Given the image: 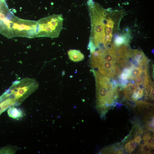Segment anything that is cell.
<instances>
[{
  "instance_id": "6da1fadb",
  "label": "cell",
  "mask_w": 154,
  "mask_h": 154,
  "mask_svg": "<svg viewBox=\"0 0 154 154\" xmlns=\"http://www.w3.org/2000/svg\"><path fill=\"white\" fill-rule=\"evenodd\" d=\"M96 85V108L102 118L104 117L119 97L116 83L108 77L93 70Z\"/></svg>"
},
{
  "instance_id": "7a4b0ae2",
  "label": "cell",
  "mask_w": 154,
  "mask_h": 154,
  "mask_svg": "<svg viewBox=\"0 0 154 154\" xmlns=\"http://www.w3.org/2000/svg\"><path fill=\"white\" fill-rule=\"evenodd\" d=\"M91 18V32L89 41L95 46L105 44V37L104 19L106 10L93 0L87 2Z\"/></svg>"
},
{
  "instance_id": "3957f363",
  "label": "cell",
  "mask_w": 154,
  "mask_h": 154,
  "mask_svg": "<svg viewBox=\"0 0 154 154\" xmlns=\"http://www.w3.org/2000/svg\"><path fill=\"white\" fill-rule=\"evenodd\" d=\"M63 20L61 14H53L39 19L37 21L36 37H58Z\"/></svg>"
},
{
  "instance_id": "277c9868",
  "label": "cell",
  "mask_w": 154,
  "mask_h": 154,
  "mask_svg": "<svg viewBox=\"0 0 154 154\" xmlns=\"http://www.w3.org/2000/svg\"><path fill=\"white\" fill-rule=\"evenodd\" d=\"M38 86V82L35 80L25 78L15 81L7 91L9 97L15 101L17 106L36 90Z\"/></svg>"
},
{
  "instance_id": "5b68a950",
  "label": "cell",
  "mask_w": 154,
  "mask_h": 154,
  "mask_svg": "<svg viewBox=\"0 0 154 154\" xmlns=\"http://www.w3.org/2000/svg\"><path fill=\"white\" fill-rule=\"evenodd\" d=\"M37 21L23 19L14 16L11 24L13 37H36Z\"/></svg>"
},
{
  "instance_id": "8992f818",
  "label": "cell",
  "mask_w": 154,
  "mask_h": 154,
  "mask_svg": "<svg viewBox=\"0 0 154 154\" xmlns=\"http://www.w3.org/2000/svg\"><path fill=\"white\" fill-rule=\"evenodd\" d=\"M115 63L102 61L98 63L94 68H98L101 74L108 77H114L116 73Z\"/></svg>"
},
{
  "instance_id": "52a82bcc",
  "label": "cell",
  "mask_w": 154,
  "mask_h": 154,
  "mask_svg": "<svg viewBox=\"0 0 154 154\" xmlns=\"http://www.w3.org/2000/svg\"><path fill=\"white\" fill-rule=\"evenodd\" d=\"M135 104L139 113L145 119L153 116L154 105L142 100L136 101Z\"/></svg>"
},
{
  "instance_id": "ba28073f",
  "label": "cell",
  "mask_w": 154,
  "mask_h": 154,
  "mask_svg": "<svg viewBox=\"0 0 154 154\" xmlns=\"http://www.w3.org/2000/svg\"><path fill=\"white\" fill-rule=\"evenodd\" d=\"M126 31L122 34L115 36L113 44L117 48H119L122 44L128 45L130 42L131 38L130 31L128 30Z\"/></svg>"
},
{
  "instance_id": "9c48e42d",
  "label": "cell",
  "mask_w": 154,
  "mask_h": 154,
  "mask_svg": "<svg viewBox=\"0 0 154 154\" xmlns=\"http://www.w3.org/2000/svg\"><path fill=\"white\" fill-rule=\"evenodd\" d=\"M68 54L69 59L75 62L82 61L84 58L83 54L76 49H70L68 52Z\"/></svg>"
},
{
  "instance_id": "30bf717a",
  "label": "cell",
  "mask_w": 154,
  "mask_h": 154,
  "mask_svg": "<svg viewBox=\"0 0 154 154\" xmlns=\"http://www.w3.org/2000/svg\"><path fill=\"white\" fill-rule=\"evenodd\" d=\"M132 51L133 58L138 62L139 66L141 64L148 63V58L142 50L137 49Z\"/></svg>"
},
{
  "instance_id": "8fae6325",
  "label": "cell",
  "mask_w": 154,
  "mask_h": 154,
  "mask_svg": "<svg viewBox=\"0 0 154 154\" xmlns=\"http://www.w3.org/2000/svg\"><path fill=\"white\" fill-rule=\"evenodd\" d=\"M7 112L9 117L17 119H21L24 116L23 111L14 106H12L9 108Z\"/></svg>"
},
{
  "instance_id": "7c38bea8",
  "label": "cell",
  "mask_w": 154,
  "mask_h": 154,
  "mask_svg": "<svg viewBox=\"0 0 154 154\" xmlns=\"http://www.w3.org/2000/svg\"><path fill=\"white\" fill-rule=\"evenodd\" d=\"M15 106H16L15 101L12 98L8 97L0 102V115L9 107Z\"/></svg>"
},
{
  "instance_id": "4fadbf2b",
  "label": "cell",
  "mask_w": 154,
  "mask_h": 154,
  "mask_svg": "<svg viewBox=\"0 0 154 154\" xmlns=\"http://www.w3.org/2000/svg\"><path fill=\"white\" fill-rule=\"evenodd\" d=\"M19 149V148L16 146H6L0 149V154H15Z\"/></svg>"
},
{
  "instance_id": "5bb4252c",
  "label": "cell",
  "mask_w": 154,
  "mask_h": 154,
  "mask_svg": "<svg viewBox=\"0 0 154 154\" xmlns=\"http://www.w3.org/2000/svg\"><path fill=\"white\" fill-rule=\"evenodd\" d=\"M137 143L134 139L126 143L124 147L126 151L129 153H131L136 147Z\"/></svg>"
},
{
  "instance_id": "9a60e30c",
  "label": "cell",
  "mask_w": 154,
  "mask_h": 154,
  "mask_svg": "<svg viewBox=\"0 0 154 154\" xmlns=\"http://www.w3.org/2000/svg\"><path fill=\"white\" fill-rule=\"evenodd\" d=\"M143 89L138 87L133 92L131 97V100L137 101L143 95Z\"/></svg>"
},
{
  "instance_id": "2e32d148",
  "label": "cell",
  "mask_w": 154,
  "mask_h": 154,
  "mask_svg": "<svg viewBox=\"0 0 154 154\" xmlns=\"http://www.w3.org/2000/svg\"><path fill=\"white\" fill-rule=\"evenodd\" d=\"M143 143H146L151 145H154L153 135L150 133H147L145 134L143 138Z\"/></svg>"
},
{
  "instance_id": "e0dca14e",
  "label": "cell",
  "mask_w": 154,
  "mask_h": 154,
  "mask_svg": "<svg viewBox=\"0 0 154 154\" xmlns=\"http://www.w3.org/2000/svg\"><path fill=\"white\" fill-rule=\"evenodd\" d=\"M142 72V71L139 67H134L131 69L130 78L133 79L136 77L141 75Z\"/></svg>"
},
{
  "instance_id": "ac0fdd59",
  "label": "cell",
  "mask_w": 154,
  "mask_h": 154,
  "mask_svg": "<svg viewBox=\"0 0 154 154\" xmlns=\"http://www.w3.org/2000/svg\"><path fill=\"white\" fill-rule=\"evenodd\" d=\"M151 145L146 143H143L141 144L140 150L143 153H149Z\"/></svg>"
},
{
  "instance_id": "d6986e66",
  "label": "cell",
  "mask_w": 154,
  "mask_h": 154,
  "mask_svg": "<svg viewBox=\"0 0 154 154\" xmlns=\"http://www.w3.org/2000/svg\"><path fill=\"white\" fill-rule=\"evenodd\" d=\"M133 79H134L136 84L138 86H143L142 85L143 79L141 75L136 77Z\"/></svg>"
},
{
  "instance_id": "ffe728a7",
  "label": "cell",
  "mask_w": 154,
  "mask_h": 154,
  "mask_svg": "<svg viewBox=\"0 0 154 154\" xmlns=\"http://www.w3.org/2000/svg\"><path fill=\"white\" fill-rule=\"evenodd\" d=\"M154 145L151 146L149 151V154H151L154 153Z\"/></svg>"
}]
</instances>
